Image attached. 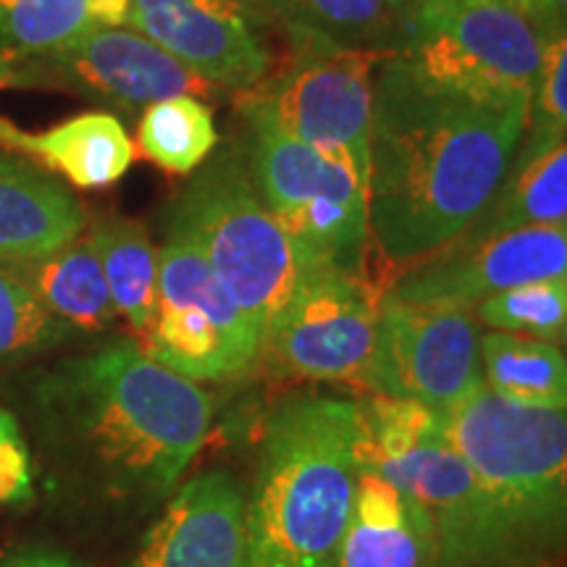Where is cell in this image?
<instances>
[{
	"label": "cell",
	"mask_w": 567,
	"mask_h": 567,
	"mask_svg": "<svg viewBox=\"0 0 567 567\" xmlns=\"http://www.w3.org/2000/svg\"><path fill=\"white\" fill-rule=\"evenodd\" d=\"M21 405L48 488L76 513L109 523L153 515L213 423V396L132 339L38 368Z\"/></svg>",
	"instance_id": "obj_1"
},
{
	"label": "cell",
	"mask_w": 567,
	"mask_h": 567,
	"mask_svg": "<svg viewBox=\"0 0 567 567\" xmlns=\"http://www.w3.org/2000/svg\"><path fill=\"white\" fill-rule=\"evenodd\" d=\"M530 92L457 87L392 53L373 76L368 231L389 266H415L463 237L505 182Z\"/></svg>",
	"instance_id": "obj_2"
},
{
	"label": "cell",
	"mask_w": 567,
	"mask_h": 567,
	"mask_svg": "<svg viewBox=\"0 0 567 567\" xmlns=\"http://www.w3.org/2000/svg\"><path fill=\"white\" fill-rule=\"evenodd\" d=\"M358 481V402L295 392L268 413L245 496L243 567H339Z\"/></svg>",
	"instance_id": "obj_3"
},
{
	"label": "cell",
	"mask_w": 567,
	"mask_h": 567,
	"mask_svg": "<svg viewBox=\"0 0 567 567\" xmlns=\"http://www.w3.org/2000/svg\"><path fill=\"white\" fill-rule=\"evenodd\" d=\"M444 439L484 494L513 567H555L567 536L565 410L509 402L486 384L444 410Z\"/></svg>",
	"instance_id": "obj_4"
},
{
	"label": "cell",
	"mask_w": 567,
	"mask_h": 567,
	"mask_svg": "<svg viewBox=\"0 0 567 567\" xmlns=\"http://www.w3.org/2000/svg\"><path fill=\"white\" fill-rule=\"evenodd\" d=\"M168 229L200 250L264 347L266 331L308 266L255 189L243 147L224 145L210 153L176 195Z\"/></svg>",
	"instance_id": "obj_5"
},
{
	"label": "cell",
	"mask_w": 567,
	"mask_h": 567,
	"mask_svg": "<svg viewBox=\"0 0 567 567\" xmlns=\"http://www.w3.org/2000/svg\"><path fill=\"white\" fill-rule=\"evenodd\" d=\"M243 116L245 142L239 147L247 172L305 266L365 274L371 247L365 176L350 163L326 158L287 137L264 118Z\"/></svg>",
	"instance_id": "obj_6"
},
{
	"label": "cell",
	"mask_w": 567,
	"mask_h": 567,
	"mask_svg": "<svg viewBox=\"0 0 567 567\" xmlns=\"http://www.w3.org/2000/svg\"><path fill=\"white\" fill-rule=\"evenodd\" d=\"M557 32L515 0H415L396 55L417 74L457 87L530 92Z\"/></svg>",
	"instance_id": "obj_7"
},
{
	"label": "cell",
	"mask_w": 567,
	"mask_h": 567,
	"mask_svg": "<svg viewBox=\"0 0 567 567\" xmlns=\"http://www.w3.org/2000/svg\"><path fill=\"white\" fill-rule=\"evenodd\" d=\"M386 55L392 53L300 48L264 82L239 92V111L326 158L350 163L368 182L373 76Z\"/></svg>",
	"instance_id": "obj_8"
},
{
	"label": "cell",
	"mask_w": 567,
	"mask_h": 567,
	"mask_svg": "<svg viewBox=\"0 0 567 567\" xmlns=\"http://www.w3.org/2000/svg\"><path fill=\"white\" fill-rule=\"evenodd\" d=\"M140 350L189 381H224L258 365L260 337L200 250L168 229L158 250V302Z\"/></svg>",
	"instance_id": "obj_9"
},
{
	"label": "cell",
	"mask_w": 567,
	"mask_h": 567,
	"mask_svg": "<svg viewBox=\"0 0 567 567\" xmlns=\"http://www.w3.org/2000/svg\"><path fill=\"white\" fill-rule=\"evenodd\" d=\"M381 297L368 274L308 268L266 331L260 360L289 379L352 384L365 392Z\"/></svg>",
	"instance_id": "obj_10"
},
{
	"label": "cell",
	"mask_w": 567,
	"mask_h": 567,
	"mask_svg": "<svg viewBox=\"0 0 567 567\" xmlns=\"http://www.w3.org/2000/svg\"><path fill=\"white\" fill-rule=\"evenodd\" d=\"M478 342L473 308L415 305L386 289L365 392L405 396L444 413L484 386Z\"/></svg>",
	"instance_id": "obj_11"
},
{
	"label": "cell",
	"mask_w": 567,
	"mask_h": 567,
	"mask_svg": "<svg viewBox=\"0 0 567 567\" xmlns=\"http://www.w3.org/2000/svg\"><path fill=\"white\" fill-rule=\"evenodd\" d=\"M21 63L30 87H55L124 113L176 95L205 101L218 90L130 27H101Z\"/></svg>",
	"instance_id": "obj_12"
},
{
	"label": "cell",
	"mask_w": 567,
	"mask_h": 567,
	"mask_svg": "<svg viewBox=\"0 0 567 567\" xmlns=\"http://www.w3.org/2000/svg\"><path fill=\"white\" fill-rule=\"evenodd\" d=\"M218 90H252L274 69L264 24L243 0H130L126 24Z\"/></svg>",
	"instance_id": "obj_13"
},
{
	"label": "cell",
	"mask_w": 567,
	"mask_h": 567,
	"mask_svg": "<svg viewBox=\"0 0 567 567\" xmlns=\"http://www.w3.org/2000/svg\"><path fill=\"white\" fill-rule=\"evenodd\" d=\"M567 276V226H528L444 250L410 266L389 292L415 305L473 308L520 284Z\"/></svg>",
	"instance_id": "obj_14"
},
{
	"label": "cell",
	"mask_w": 567,
	"mask_h": 567,
	"mask_svg": "<svg viewBox=\"0 0 567 567\" xmlns=\"http://www.w3.org/2000/svg\"><path fill=\"white\" fill-rule=\"evenodd\" d=\"M363 465L375 467L429 513L436 567H513L476 476L446 439Z\"/></svg>",
	"instance_id": "obj_15"
},
{
	"label": "cell",
	"mask_w": 567,
	"mask_h": 567,
	"mask_svg": "<svg viewBox=\"0 0 567 567\" xmlns=\"http://www.w3.org/2000/svg\"><path fill=\"white\" fill-rule=\"evenodd\" d=\"M245 494L226 467L197 473L161 505L126 567H243Z\"/></svg>",
	"instance_id": "obj_16"
},
{
	"label": "cell",
	"mask_w": 567,
	"mask_h": 567,
	"mask_svg": "<svg viewBox=\"0 0 567 567\" xmlns=\"http://www.w3.org/2000/svg\"><path fill=\"white\" fill-rule=\"evenodd\" d=\"M87 210L38 163L0 151V264H24L80 239Z\"/></svg>",
	"instance_id": "obj_17"
},
{
	"label": "cell",
	"mask_w": 567,
	"mask_h": 567,
	"mask_svg": "<svg viewBox=\"0 0 567 567\" xmlns=\"http://www.w3.org/2000/svg\"><path fill=\"white\" fill-rule=\"evenodd\" d=\"M0 151L21 155L80 189L116 184L134 163V142L118 116L90 111L45 132H27L0 113Z\"/></svg>",
	"instance_id": "obj_18"
},
{
	"label": "cell",
	"mask_w": 567,
	"mask_h": 567,
	"mask_svg": "<svg viewBox=\"0 0 567 567\" xmlns=\"http://www.w3.org/2000/svg\"><path fill=\"white\" fill-rule=\"evenodd\" d=\"M264 27H274L292 51L396 53L402 13L389 0H243Z\"/></svg>",
	"instance_id": "obj_19"
},
{
	"label": "cell",
	"mask_w": 567,
	"mask_h": 567,
	"mask_svg": "<svg viewBox=\"0 0 567 567\" xmlns=\"http://www.w3.org/2000/svg\"><path fill=\"white\" fill-rule=\"evenodd\" d=\"M528 226H567V145L523 151L517 145L513 166L492 203L450 245H473L496 234Z\"/></svg>",
	"instance_id": "obj_20"
},
{
	"label": "cell",
	"mask_w": 567,
	"mask_h": 567,
	"mask_svg": "<svg viewBox=\"0 0 567 567\" xmlns=\"http://www.w3.org/2000/svg\"><path fill=\"white\" fill-rule=\"evenodd\" d=\"M76 334H101L116 321L109 284L87 237L24 264H0Z\"/></svg>",
	"instance_id": "obj_21"
},
{
	"label": "cell",
	"mask_w": 567,
	"mask_h": 567,
	"mask_svg": "<svg viewBox=\"0 0 567 567\" xmlns=\"http://www.w3.org/2000/svg\"><path fill=\"white\" fill-rule=\"evenodd\" d=\"M84 237L101 264L113 310L140 339L151 329L158 302V250L151 234L134 218L103 216Z\"/></svg>",
	"instance_id": "obj_22"
},
{
	"label": "cell",
	"mask_w": 567,
	"mask_h": 567,
	"mask_svg": "<svg viewBox=\"0 0 567 567\" xmlns=\"http://www.w3.org/2000/svg\"><path fill=\"white\" fill-rule=\"evenodd\" d=\"M130 0H0V59L24 61L101 27H124Z\"/></svg>",
	"instance_id": "obj_23"
},
{
	"label": "cell",
	"mask_w": 567,
	"mask_h": 567,
	"mask_svg": "<svg viewBox=\"0 0 567 567\" xmlns=\"http://www.w3.org/2000/svg\"><path fill=\"white\" fill-rule=\"evenodd\" d=\"M484 384L509 402L528 408L565 410L567 360L551 342L488 331L478 342Z\"/></svg>",
	"instance_id": "obj_24"
},
{
	"label": "cell",
	"mask_w": 567,
	"mask_h": 567,
	"mask_svg": "<svg viewBox=\"0 0 567 567\" xmlns=\"http://www.w3.org/2000/svg\"><path fill=\"white\" fill-rule=\"evenodd\" d=\"M137 147L163 172L174 176L193 174L218 147L213 111L193 95L147 105L137 124Z\"/></svg>",
	"instance_id": "obj_25"
},
{
	"label": "cell",
	"mask_w": 567,
	"mask_h": 567,
	"mask_svg": "<svg viewBox=\"0 0 567 567\" xmlns=\"http://www.w3.org/2000/svg\"><path fill=\"white\" fill-rule=\"evenodd\" d=\"M358 402V463L392 460L417 446L442 442V413L405 396L368 394Z\"/></svg>",
	"instance_id": "obj_26"
},
{
	"label": "cell",
	"mask_w": 567,
	"mask_h": 567,
	"mask_svg": "<svg viewBox=\"0 0 567 567\" xmlns=\"http://www.w3.org/2000/svg\"><path fill=\"white\" fill-rule=\"evenodd\" d=\"M339 567H436V536L429 513L413 499L400 523L371 526L350 520Z\"/></svg>",
	"instance_id": "obj_27"
},
{
	"label": "cell",
	"mask_w": 567,
	"mask_h": 567,
	"mask_svg": "<svg viewBox=\"0 0 567 567\" xmlns=\"http://www.w3.org/2000/svg\"><path fill=\"white\" fill-rule=\"evenodd\" d=\"M76 331L59 321L30 289L0 266V368H11L74 342Z\"/></svg>",
	"instance_id": "obj_28"
},
{
	"label": "cell",
	"mask_w": 567,
	"mask_h": 567,
	"mask_svg": "<svg viewBox=\"0 0 567 567\" xmlns=\"http://www.w3.org/2000/svg\"><path fill=\"white\" fill-rule=\"evenodd\" d=\"M476 321L492 331L563 344L567 334V276L520 284L476 305Z\"/></svg>",
	"instance_id": "obj_29"
},
{
	"label": "cell",
	"mask_w": 567,
	"mask_h": 567,
	"mask_svg": "<svg viewBox=\"0 0 567 567\" xmlns=\"http://www.w3.org/2000/svg\"><path fill=\"white\" fill-rule=\"evenodd\" d=\"M567 130V40L557 32L547 42L542 71L530 95L528 126L523 134V151H547L565 142Z\"/></svg>",
	"instance_id": "obj_30"
},
{
	"label": "cell",
	"mask_w": 567,
	"mask_h": 567,
	"mask_svg": "<svg viewBox=\"0 0 567 567\" xmlns=\"http://www.w3.org/2000/svg\"><path fill=\"white\" fill-rule=\"evenodd\" d=\"M34 502L32 452L21 429L0 434V507H24Z\"/></svg>",
	"instance_id": "obj_31"
},
{
	"label": "cell",
	"mask_w": 567,
	"mask_h": 567,
	"mask_svg": "<svg viewBox=\"0 0 567 567\" xmlns=\"http://www.w3.org/2000/svg\"><path fill=\"white\" fill-rule=\"evenodd\" d=\"M0 567H84V565L63 549L24 547L0 559Z\"/></svg>",
	"instance_id": "obj_32"
},
{
	"label": "cell",
	"mask_w": 567,
	"mask_h": 567,
	"mask_svg": "<svg viewBox=\"0 0 567 567\" xmlns=\"http://www.w3.org/2000/svg\"><path fill=\"white\" fill-rule=\"evenodd\" d=\"M13 87H30V76L21 61L0 59V90H13Z\"/></svg>",
	"instance_id": "obj_33"
},
{
	"label": "cell",
	"mask_w": 567,
	"mask_h": 567,
	"mask_svg": "<svg viewBox=\"0 0 567 567\" xmlns=\"http://www.w3.org/2000/svg\"><path fill=\"white\" fill-rule=\"evenodd\" d=\"M13 429H19L17 415L9 413L6 408H0V434H6V431H13Z\"/></svg>",
	"instance_id": "obj_34"
},
{
	"label": "cell",
	"mask_w": 567,
	"mask_h": 567,
	"mask_svg": "<svg viewBox=\"0 0 567 567\" xmlns=\"http://www.w3.org/2000/svg\"><path fill=\"white\" fill-rule=\"evenodd\" d=\"M389 3H392V9H394V11H400L402 17H405V11L410 9V6L415 3V0H389Z\"/></svg>",
	"instance_id": "obj_35"
},
{
	"label": "cell",
	"mask_w": 567,
	"mask_h": 567,
	"mask_svg": "<svg viewBox=\"0 0 567 567\" xmlns=\"http://www.w3.org/2000/svg\"><path fill=\"white\" fill-rule=\"evenodd\" d=\"M515 3H523V6H528V9L534 11L536 6H538V0H515Z\"/></svg>",
	"instance_id": "obj_36"
}]
</instances>
